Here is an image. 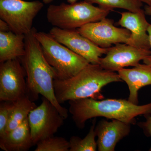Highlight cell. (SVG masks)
Wrapping results in <instances>:
<instances>
[{
	"label": "cell",
	"instance_id": "1",
	"mask_svg": "<svg viewBox=\"0 0 151 151\" xmlns=\"http://www.w3.org/2000/svg\"><path fill=\"white\" fill-rule=\"evenodd\" d=\"M35 28L25 35V52L20 59L26 74L27 94L33 101L39 94L49 100L65 119L68 111L62 107L55 97L53 82L56 79L55 71L45 59L40 43L35 37Z\"/></svg>",
	"mask_w": 151,
	"mask_h": 151
},
{
	"label": "cell",
	"instance_id": "2",
	"mask_svg": "<svg viewBox=\"0 0 151 151\" xmlns=\"http://www.w3.org/2000/svg\"><path fill=\"white\" fill-rule=\"evenodd\" d=\"M69 113L78 129H82L89 119L98 117L116 119L131 124L137 116L151 115V103L139 105L125 99L98 100L86 98L68 101Z\"/></svg>",
	"mask_w": 151,
	"mask_h": 151
},
{
	"label": "cell",
	"instance_id": "3",
	"mask_svg": "<svg viewBox=\"0 0 151 151\" xmlns=\"http://www.w3.org/2000/svg\"><path fill=\"white\" fill-rule=\"evenodd\" d=\"M122 80L116 72L103 68L100 64L89 63L77 74L64 80L55 79V94L61 104L66 101L86 98H103L102 88L113 82Z\"/></svg>",
	"mask_w": 151,
	"mask_h": 151
},
{
	"label": "cell",
	"instance_id": "4",
	"mask_svg": "<svg viewBox=\"0 0 151 151\" xmlns=\"http://www.w3.org/2000/svg\"><path fill=\"white\" fill-rule=\"evenodd\" d=\"M111 12L84 1L73 4L62 3L58 5L49 6L47 19L55 27L64 29H77L84 25L106 17Z\"/></svg>",
	"mask_w": 151,
	"mask_h": 151
},
{
	"label": "cell",
	"instance_id": "5",
	"mask_svg": "<svg viewBox=\"0 0 151 151\" xmlns=\"http://www.w3.org/2000/svg\"><path fill=\"white\" fill-rule=\"evenodd\" d=\"M35 35L45 59L55 71L56 79L71 78L89 64L85 58L60 43L50 34L36 30Z\"/></svg>",
	"mask_w": 151,
	"mask_h": 151
},
{
	"label": "cell",
	"instance_id": "6",
	"mask_svg": "<svg viewBox=\"0 0 151 151\" xmlns=\"http://www.w3.org/2000/svg\"><path fill=\"white\" fill-rule=\"evenodd\" d=\"M43 4L39 1L0 0V18L8 24L11 31L26 35L32 30L34 19Z\"/></svg>",
	"mask_w": 151,
	"mask_h": 151
},
{
	"label": "cell",
	"instance_id": "7",
	"mask_svg": "<svg viewBox=\"0 0 151 151\" xmlns=\"http://www.w3.org/2000/svg\"><path fill=\"white\" fill-rule=\"evenodd\" d=\"M65 119L52 103L42 96L40 105L33 109L28 117L34 145L54 136L63 125Z\"/></svg>",
	"mask_w": 151,
	"mask_h": 151
},
{
	"label": "cell",
	"instance_id": "8",
	"mask_svg": "<svg viewBox=\"0 0 151 151\" xmlns=\"http://www.w3.org/2000/svg\"><path fill=\"white\" fill-rule=\"evenodd\" d=\"M25 70L20 59L1 63L0 65V101L14 102L26 95Z\"/></svg>",
	"mask_w": 151,
	"mask_h": 151
},
{
	"label": "cell",
	"instance_id": "9",
	"mask_svg": "<svg viewBox=\"0 0 151 151\" xmlns=\"http://www.w3.org/2000/svg\"><path fill=\"white\" fill-rule=\"evenodd\" d=\"M77 29L82 35L102 48H109L118 43L127 44L131 35L129 30L116 27L113 19L106 17L84 25Z\"/></svg>",
	"mask_w": 151,
	"mask_h": 151
},
{
	"label": "cell",
	"instance_id": "10",
	"mask_svg": "<svg viewBox=\"0 0 151 151\" xmlns=\"http://www.w3.org/2000/svg\"><path fill=\"white\" fill-rule=\"evenodd\" d=\"M49 33L60 43L86 60L90 63L99 64L100 58L108 48L97 46L82 35L77 29H64L53 27Z\"/></svg>",
	"mask_w": 151,
	"mask_h": 151
},
{
	"label": "cell",
	"instance_id": "11",
	"mask_svg": "<svg viewBox=\"0 0 151 151\" xmlns=\"http://www.w3.org/2000/svg\"><path fill=\"white\" fill-rule=\"evenodd\" d=\"M151 50L137 48L127 43H118L108 48L99 64L106 70L118 72L129 66H137L150 54Z\"/></svg>",
	"mask_w": 151,
	"mask_h": 151
},
{
	"label": "cell",
	"instance_id": "12",
	"mask_svg": "<svg viewBox=\"0 0 151 151\" xmlns=\"http://www.w3.org/2000/svg\"><path fill=\"white\" fill-rule=\"evenodd\" d=\"M118 24L131 32L127 44L138 48L150 50V38L147 32L150 24L146 18L145 11L139 12L127 11L120 13Z\"/></svg>",
	"mask_w": 151,
	"mask_h": 151
},
{
	"label": "cell",
	"instance_id": "13",
	"mask_svg": "<svg viewBox=\"0 0 151 151\" xmlns=\"http://www.w3.org/2000/svg\"><path fill=\"white\" fill-rule=\"evenodd\" d=\"M132 124L116 119L111 122L100 121L95 127L99 151H114L119 141L127 137L131 131Z\"/></svg>",
	"mask_w": 151,
	"mask_h": 151
},
{
	"label": "cell",
	"instance_id": "14",
	"mask_svg": "<svg viewBox=\"0 0 151 151\" xmlns=\"http://www.w3.org/2000/svg\"><path fill=\"white\" fill-rule=\"evenodd\" d=\"M122 81L129 87V94L128 100L138 105V92L144 86L151 85V67L139 63L132 68H123L117 72Z\"/></svg>",
	"mask_w": 151,
	"mask_h": 151
},
{
	"label": "cell",
	"instance_id": "15",
	"mask_svg": "<svg viewBox=\"0 0 151 151\" xmlns=\"http://www.w3.org/2000/svg\"><path fill=\"white\" fill-rule=\"evenodd\" d=\"M34 146L28 119L0 137V147L5 151H26Z\"/></svg>",
	"mask_w": 151,
	"mask_h": 151
},
{
	"label": "cell",
	"instance_id": "16",
	"mask_svg": "<svg viewBox=\"0 0 151 151\" xmlns=\"http://www.w3.org/2000/svg\"><path fill=\"white\" fill-rule=\"evenodd\" d=\"M25 52L24 35L0 32V63L20 59Z\"/></svg>",
	"mask_w": 151,
	"mask_h": 151
},
{
	"label": "cell",
	"instance_id": "17",
	"mask_svg": "<svg viewBox=\"0 0 151 151\" xmlns=\"http://www.w3.org/2000/svg\"><path fill=\"white\" fill-rule=\"evenodd\" d=\"M13 102L14 106L6 132L15 129L28 119L30 113L37 107L27 94Z\"/></svg>",
	"mask_w": 151,
	"mask_h": 151
},
{
	"label": "cell",
	"instance_id": "18",
	"mask_svg": "<svg viewBox=\"0 0 151 151\" xmlns=\"http://www.w3.org/2000/svg\"><path fill=\"white\" fill-rule=\"evenodd\" d=\"M90 4H97L102 8L113 11L114 9H122L132 12H139L143 3L139 0H84Z\"/></svg>",
	"mask_w": 151,
	"mask_h": 151
},
{
	"label": "cell",
	"instance_id": "19",
	"mask_svg": "<svg viewBox=\"0 0 151 151\" xmlns=\"http://www.w3.org/2000/svg\"><path fill=\"white\" fill-rule=\"evenodd\" d=\"M96 120L94 119L89 132L86 137L81 139L77 136H72L69 140V151H95L97 150L95 129Z\"/></svg>",
	"mask_w": 151,
	"mask_h": 151
},
{
	"label": "cell",
	"instance_id": "20",
	"mask_svg": "<svg viewBox=\"0 0 151 151\" xmlns=\"http://www.w3.org/2000/svg\"><path fill=\"white\" fill-rule=\"evenodd\" d=\"M35 151H69V141L61 137H52L37 143Z\"/></svg>",
	"mask_w": 151,
	"mask_h": 151
},
{
	"label": "cell",
	"instance_id": "21",
	"mask_svg": "<svg viewBox=\"0 0 151 151\" xmlns=\"http://www.w3.org/2000/svg\"><path fill=\"white\" fill-rule=\"evenodd\" d=\"M13 106V102H1L0 104V137L6 133Z\"/></svg>",
	"mask_w": 151,
	"mask_h": 151
},
{
	"label": "cell",
	"instance_id": "22",
	"mask_svg": "<svg viewBox=\"0 0 151 151\" xmlns=\"http://www.w3.org/2000/svg\"><path fill=\"white\" fill-rule=\"evenodd\" d=\"M146 121L145 122H139L138 124L139 127L142 129L145 134L151 137V116H145ZM149 151H151V145Z\"/></svg>",
	"mask_w": 151,
	"mask_h": 151
},
{
	"label": "cell",
	"instance_id": "23",
	"mask_svg": "<svg viewBox=\"0 0 151 151\" xmlns=\"http://www.w3.org/2000/svg\"><path fill=\"white\" fill-rule=\"evenodd\" d=\"M147 32L149 35V38H150V44L151 53L150 55L144 59L143 61L144 63L150 65L151 67V24L149 25L148 28Z\"/></svg>",
	"mask_w": 151,
	"mask_h": 151
},
{
	"label": "cell",
	"instance_id": "24",
	"mask_svg": "<svg viewBox=\"0 0 151 151\" xmlns=\"http://www.w3.org/2000/svg\"><path fill=\"white\" fill-rule=\"evenodd\" d=\"M10 30L8 24L3 20L0 19V32H6Z\"/></svg>",
	"mask_w": 151,
	"mask_h": 151
},
{
	"label": "cell",
	"instance_id": "25",
	"mask_svg": "<svg viewBox=\"0 0 151 151\" xmlns=\"http://www.w3.org/2000/svg\"><path fill=\"white\" fill-rule=\"evenodd\" d=\"M69 4H73V3H76L77 2V0H67ZM53 0H42V2L44 4H50Z\"/></svg>",
	"mask_w": 151,
	"mask_h": 151
},
{
	"label": "cell",
	"instance_id": "26",
	"mask_svg": "<svg viewBox=\"0 0 151 151\" xmlns=\"http://www.w3.org/2000/svg\"><path fill=\"white\" fill-rule=\"evenodd\" d=\"M144 11H145V13L146 15L151 16V6L146 5L145 6Z\"/></svg>",
	"mask_w": 151,
	"mask_h": 151
},
{
	"label": "cell",
	"instance_id": "27",
	"mask_svg": "<svg viewBox=\"0 0 151 151\" xmlns=\"http://www.w3.org/2000/svg\"><path fill=\"white\" fill-rule=\"evenodd\" d=\"M141 2L145 3L147 5L151 6V0H139Z\"/></svg>",
	"mask_w": 151,
	"mask_h": 151
}]
</instances>
